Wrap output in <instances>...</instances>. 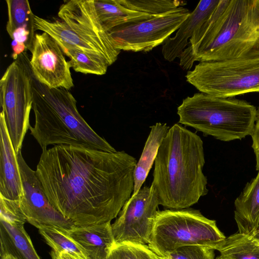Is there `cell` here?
I'll list each match as a JSON object with an SVG mask.
<instances>
[{
  "mask_svg": "<svg viewBox=\"0 0 259 259\" xmlns=\"http://www.w3.org/2000/svg\"><path fill=\"white\" fill-rule=\"evenodd\" d=\"M137 162L124 151L56 145L42 151L35 172L51 204L84 226L117 217L133 194Z\"/></svg>",
  "mask_w": 259,
  "mask_h": 259,
  "instance_id": "obj_1",
  "label": "cell"
},
{
  "mask_svg": "<svg viewBox=\"0 0 259 259\" xmlns=\"http://www.w3.org/2000/svg\"><path fill=\"white\" fill-rule=\"evenodd\" d=\"M180 65L259 57V0H220L190 38Z\"/></svg>",
  "mask_w": 259,
  "mask_h": 259,
  "instance_id": "obj_2",
  "label": "cell"
},
{
  "mask_svg": "<svg viewBox=\"0 0 259 259\" xmlns=\"http://www.w3.org/2000/svg\"><path fill=\"white\" fill-rule=\"evenodd\" d=\"M203 142L179 123L169 128L154 162L152 185L160 205L171 209L188 208L206 195L207 178Z\"/></svg>",
  "mask_w": 259,
  "mask_h": 259,
  "instance_id": "obj_3",
  "label": "cell"
},
{
  "mask_svg": "<svg viewBox=\"0 0 259 259\" xmlns=\"http://www.w3.org/2000/svg\"><path fill=\"white\" fill-rule=\"evenodd\" d=\"M32 87L35 123L29 130L42 151L55 145L117 151L83 118L78 111L76 100L69 90L50 89L34 76Z\"/></svg>",
  "mask_w": 259,
  "mask_h": 259,
  "instance_id": "obj_4",
  "label": "cell"
},
{
  "mask_svg": "<svg viewBox=\"0 0 259 259\" xmlns=\"http://www.w3.org/2000/svg\"><path fill=\"white\" fill-rule=\"evenodd\" d=\"M177 114L180 123L205 136L229 142L251 135L257 109L244 100L200 92L184 99L178 107Z\"/></svg>",
  "mask_w": 259,
  "mask_h": 259,
  "instance_id": "obj_5",
  "label": "cell"
},
{
  "mask_svg": "<svg viewBox=\"0 0 259 259\" xmlns=\"http://www.w3.org/2000/svg\"><path fill=\"white\" fill-rule=\"evenodd\" d=\"M188 208L157 211L147 246L160 258L187 245L218 250L226 238L215 221L206 218L198 210Z\"/></svg>",
  "mask_w": 259,
  "mask_h": 259,
  "instance_id": "obj_6",
  "label": "cell"
},
{
  "mask_svg": "<svg viewBox=\"0 0 259 259\" xmlns=\"http://www.w3.org/2000/svg\"><path fill=\"white\" fill-rule=\"evenodd\" d=\"M186 78L201 93L218 97L259 92V57L200 62Z\"/></svg>",
  "mask_w": 259,
  "mask_h": 259,
  "instance_id": "obj_7",
  "label": "cell"
},
{
  "mask_svg": "<svg viewBox=\"0 0 259 259\" xmlns=\"http://www.w3.org/2000/svg\"><path fill=\"white\" fill-rule=\"evenodd\" d=\"M26 52L7 67L0 80V103L10 138L17 154L30 127L33 73Z\"/></svg>",
  "mask_w": 259,
  "mask_h": 259,
  "instance_id": "obj_8",
  "label": "cell"
},
{
  "mask_svg": "<svg viewBox=\"0 0 259 259\" xmlns=\"http://www.w3.org/2000/svg\"><path fill=\"white\" fill-rule=\"evenodd\" d=\"M190 13L181 7L144 21L119 26L109 32L118 49L147 52L165 42Z\"/></svg>",
  "mask_w": 259,
  "mask_h": 259,
  "instance_id": "obj_9",
  "label": "cell"
},
{
  "mask_svg": "<svg viewBox=\"0 0 259 259\" xmlns=\"http://www.w3.org/2000/svg\"><path fill=\"white\" fill-rule=\"evenodd\" d=\"M159 205L157 191L152 184L141 188L131 197L111 224L115 245H147Z\"/></svg>",
  "mask_w": 259,
  "mask_h": 259,
  "instance_id": "obj_10",
  "label": "cell"
},
{
  "mask_svg": "<svg viewBox=\"0 0 259 259\" xmlns=\"http://www.w3.org/2000/svg\"><path fill=\"white\" fill-rule=\"evenodd\" d=\"M20 173L22 194L20 207L27 222L37 228L39 226H52L67 232L75 226L51 204L48 198L35 171L24 160L21 151L17 154Z\"/></svg>",
  "mask_w": 259,
  "mask_h": 259,
  "instance_id": "obj_11",
  "label": "cell"
},
{
  "mask_svg": "<svg viewBox=\"0 0 259 259\" xmlns=\"http://www.w3.org/2000/svg\"><path fill=\"white\" fill-rule=\"evenodd\" d=\"M30 60L35 78L50 89L74 86L70 65L59 44L49 34L36 33Z\"/></svg>",
  "mask_w": 259,
  "mask_h": 259,
  "instance_id": "obj_12",
  "label": "cell"
},
{
  "mask_svg": "<svg viewBox=\"0 0 259 259\" xmlns=\"http://www.w3.org/2000/svg\"><path fill=\"white\" fill-rule=\"evenodd\" d=\"M58 15L80 36L91 41L105 54L110 65L117 60L118 49L109 31L102 26L97 14L94 0H70L62 4Z\"/></svg>",
  "mask_w": 259,
  "mask_h": 259,
  "instance_id": "obj_13",
  "label": "cell"
},
{
  "mask_svg": "<svg viewBox=\"0 0 259 259\" xmlns=\"http://www.w3.org/2000/svg\"><path fill=\"white\" fill-rule=\"evenodd\" d=\"M22 182L17 154L10 138L5 117L0 114V195L9 199L20 200Z\"/></svg>",
  "mask_w": 259,
  "mask_h": 259,
  "instance_id": "obj_14",
  "label": "cell"
},
{
  "mask_svg": "<svg viewBox=\"0 0 259 259\" xmlns=\"http://www.w3.org/2000/svg\"><path fill=\"white\" fill-rule=\"evenodd\" d=\"M65 233L80 246L89 259H107L115 245L111 222L74 226Z\"/></svg>",
  "mask_w": 259,
  "mask_h": 259,
  "instance_id": "obj_15",
  "label": "cell"
},
{
  "mask_svg": "<svg viewBox=\"0 0 259 259\" xmlns=\"http://www.w3.org/2000/svg\"><path fill=\"white\" fill-rule=\"evenodd\" d=\"M220 0H202L182 23L175 35L169 37L162 46L164 58L172 62L180 56L194 31L207 21L218 7Z\"/></svg>",
  "mask_w": 259,
  "mask_h": 259,
  "instance_id": "obj_16",
  "label": "cell"
},
{
  "mask_svg": "<svg viewBox=\"0 0 259 259\" xmlns=\"http://www.w3.org/2000/svg\"><path fill=\"white\" fill-rule=\"evenodd\" d=\"M34 23L36 30L47 33L62 49L72 48L96 55L104 59L110 66L108 58L101 49L61 20L51 21L35 15Z\"/></svg>",
  "mask_w": 259,
  "mask_h": 259,
  "instance_id": "obj_17",
  "label": "cell"
},
{
  "mask_svg": "<svg viewBox=\"0 0 259 259\" xmlns=\"http://www.w3.org/2000/svg\"><path fill=\"white\" fill-rule=\"evenodd\" d=\"M8 19L6 30L12 40L25 45L31 52L35 39L34 17L27 0L6 1Z\"/></svg>",
  "mask_w": 259,
  "mask_h": 259,
  "instance_id": "obj_18",
  "label": "cell"
},
{
  "mask_svg": "<svg viewBox=\"0 0 259 259\" xmlns=\"http://www.w3.org/2000/svg\"><path fill=\"white\" fill-rule=\"evenodd\" d=\"M234 218L238 232L252 234L259 228V171L234 201Z\"/></svg>",
  "mask_w": 259,
  "mask_h": 259,
  "instance_id": "obj_19",
  "label": "cell"
},
{
  "mask_svg": "<svg viewBox=\"0 0 259 259\" xmlns=\"http://www.w3.org/2000/svg\"><path fill=\"white\" fill-rule=\"evenodd\" d=\"M1 257L10 254L16 259H40L24 226L12 225L0 218Z\"/></svg>",
  "mask_w": 259,
  "mask_h": 259,
  "instance_id": "obj_20",
  "label": "cell"
},
{
  "mask_svg": "<svg viewBox=\"0 0 259 259\" xmlns=\"http://www.w3.org/2000/svg\"><path fill=\"white\" fill-rule=\"evenodd\" d=\"M94 2L98 17L108 31L121 25L140 22L155 16L127 8L119 0H94Z\"/></svg>",
  "mask_w": 259,
  "mask_h": 259,
  "instance_id": "obj_21",
  "label": "cell"
},
{
  "mask_svg": "<svg viewBox=\"0 0 259 259\" xmlns=\"http://www.w3.org/2000/svg\"><path fill=\"white\" fill-rule=\"evenodd\" d=\"M169 128L166 123L160 122H157L151 126L150 134L134 170V187L131 197L134 196L138 193L145 182L149 172L155 162L161 142Z\"/></svg>",
  "mask_w": 259,
  "mask_h": 259,
  "instance_id": "obj_22",
  "label": "cell"
},
{
  "mask_svg": "<svg viewBox=\"0 0 259 259\" xmlns=\"http://www.w3.org/2000/svg\"><path fill=\"white\" fill-rule=\"evenodd\" d=\"M218 250L226 259H259V242L250 234H232L226 237Z\"/></svg>",
  "mask_w": 259,
  "mask_h": 259,
  "instance_id": "obj_23",
  "label": "cell"
},
{
  "mask_svg": "<svg viewBox=\"0 0 259 259\" xmlns=\"http://www.w3.org/2000/svg\"><path fill=\"white\" fill-rule=\"evenodd\" d=\"M37 228L46 242L55 252L65 251L75 259H89L80 246L60 229L45 225L39 226Z\"/></svg>",
  "mask_w": 259,
  "mask_h": 259,
  "instance_id": "obj_24",
  "label": "cell"
},
{
  "mask_svg": "<svg viewBox=\"0 0 259 259\" xmlns=\"http://www.w3.org/2000/svg\"><path fill=\"white\" fill-rule=\"evenodd\" d=\"M62 50L70 59V67L76 72L97 75L106 74L109 65L101 57L72 48Z\"/></svg>",
  "mask_w": 259,
  "mask_h": 259,
  "instance_id": "obj_25",
  "label": "cell"
},
{
  "mask_svg": "<svg viewBox=\"0 0 259 259\" xmlns=\"http://www.w3.org/2000/svg\"><path fill=\"white\" fill-rule=\"evenodd\" d=\"M119 1L121 4L127 8L152 16L166 13L186 4V2L176 0H119Z\"/></svg>",
  "mask_w": 259,
  "mask_h": 259,
  "instance_id": "obj_26",
  "label": "cell"
},
{
  "mask_svg": "<svg viewBox=\"0 0 259 259\" xmlns=\"http://www.w3.org/2000/svg\"><path fill=\"white\" fill-rule=\"evenodd\" d=\"M107 259H155L147 245L132 243L115 245Z\"/></svg>",
  "mask_w": 259,
  "mask_h": 259,
  "instance_id": "obj_27",
  "label": "cell"
},
{
  "mask_svg": "<svg viewBox=\"0 0 259 259\" xmlns=\"http://www.w3.org/2000/svg\"><path fill=\"white\" fill-rule=\"evenodd\" d=\"M0 218L16 226H24L27 222L19 200H11L0 195Z\"/></svg>",
  "mask_w": 259,
  "mask_h": 259,
  "instance_id": "obj_28",
  "label": "cell"
},
{
  "mask_svg": "<svg viewBox=\"0 0 259 259\" xmlns=\"http://www.w3.org/2000/svg\"><path fill=\"white\" fill-rule=\"evenodd\" d=\"M214 249L201 245L180 247L161 259H214ZM159 257V256H158Z\"/></svg>",
  "mask_w": 259,
  "mask_h": 259,
  "instance_id": "obj_29",
  "label": "cell"
},
{
  "mask_svg": "<svg viewBox=\"0 0 259 259\" xmlns=\"http://www.w3.org/2000/svg\"><path fill=\"white\" fill-rule=\"evenodd\" d=\"M253 149L255 157L256 169L259 171V107L257 109L256 118L253 131L251 135Z\"/></svg>",
  "mask_w": 259,
  "mask_h": 259,
  "instance_id": "obj_30",
  "label": "cell"
},
{
  "mask_svg": "<svg viewBox=\"0 0 259 259\" xmlns=\"http://www.w3.org/2000/svg\"><path fill=\"white\" fill-rule=\"evenodd\" d=\"M11 47L12 49V57L14 60L16 59L19 55L26 52L27 50L24 44L20 43L15 40H12Z\"/></svg>",
  "mask_w": 259,
  "mask_h": 259,
  "instance_id": "obj_31",
  "label": "cell"
},
{
  "mask_svg": "<svg viewBox=\"0 0 259 259\" xmlns=\"http://www.w3.org/2000/svg\"><path fill=\"white\" fill-rule=\"evenodd\" d=\"M58 254L61 259H75L71 254L65 251L61 252Z\"/></svg>",
  "mask_w": 259,
  "mask_h": 259,
  "instance_id": "obj_32",
  "label": "cell"
},
{
  "mask_svg": "<svg viewBox=\"0 0 259 259\" xmlns=\"http://www.w3.org/2000/svg\"><path fill=\"white\" fill-rule=\"evenodd\" d=\"M52 259H61L58 255V254L53 250H52L50 253Z\"/></svg>",
  "mask_w": 259,
  "mask_h": 259,
  "instance_id": "obj_33",
  "label": "cell"
},
{
  "mask_svg": "<svg viewBox=\"0 0 259 259\" xmlns=\"http://www.w3.org/2000/svg\"><path fill=\"white\" fill-rule=\"evenodd\" d=\"M250 235L259 242V228L256 232Z\"/></svg>",
  "mask_w": 259,
  "mask_h": 259,
  "instance_id": "obj_34",
  "label": "cell"
},
{
  "mask_svg": "<svg viewBox=\"0 0 259 259\" xmlns=\"http://www.w3.org/2000/svg\"><path fill=\"white\" fill-rule=\"evenodd\" d=\"M1 259H16V258L10 254H6L5 255H4L2 257H1Z\"/></svg>",
  "mask_w": 259,
  "mask_h": 259,
  "instance_id": "obj_35",
  "label": "cell"
},
{
  "mask_svg": "<svg viewBox=\"0 0 259 259\" xmlns=\"http://www.w3.org/2000/svg\"><path fill=\"white\" fill-rule=\"evenodd\" d=\"M153 255L154 256V258L155 259H161L159 257H158L157 255H156L155 253L153 252Z\"/></svg>",
  "mask_w": 259,
  "mask_h": 259,
  "instance_id": "obj_36",
  "label": "cell"
},
{
  "mask_svg": "<svg viewBox=\"0 0 259 259\" xmlns=\"http://www.w3.org/2000/svg\"><path fill=\"white\" fill-rule=\"evenodd\" d=\"M215 259H226L222 257L221 255L218 256Z\"/></svg>",
  "mask_w": 259,
  "mask_h": 259,
  "instance_id": "obj_37",
  "label": "cell"
}]
</instances>
